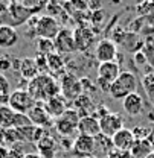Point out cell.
Instances as JSON below:
<instances>
[{
    "mask_svg": "<svg viewBox=\"0 0 154 158\" xmlns=\"http://www.w3.org/2000/svg\"><path fill=\"white\" fill-rule=\"evenodd\" d=\"M32 15H34V12L31 9H28L26 6H23L21 2H11L8 5L6 14H3L0 19V24H8L15 29V26L24 24Z\"/></svg>",
    "mask_w": 154,
    "mask_h": 158,
    "instance_id": "3957f363",
    "label": "cell"
},
{
    "mask_svg": "<svg viewBox=\"0 0 154 158\" xmlns=\"http://www.w3.org/2000/svg\"><path fill=\"white\" fill-rule=\"evenodd\" d=\"M73 38L78 50H87L95 43V32L87 26H78L73 31Z\"/></svg>",
    "mask_w": 154,
    "mask_h": 158,
    "instance_id": "7c38bea8",
    "label": "cell"
},
{
    "mask_svg": "<svg viewBox=\"0 0 154 158\" xmlns=\"http://www.w3.org/2000/svg\"><path fill=\"white\" fill-rule=\"evenodd\" d=\"M58 84H59V94L66 100H73L75 102L84 93L81 81L72 73H63V76L59 78Z\"/></svg>",
    "mask_w": 154,
    "mask_h": 158,
    "instance_id": "277c9868",
    "label": "cell"
},
{
    "mask_svg": "<svg viewBox=\"0 0 154 158\" xmlns=\"http://www.w3.org/2000/svg\"><path fill=\"white\" fill-rule=\"evenodd\" d=\"M137 88V78L134 76V73L131 72H121L119 76L116 78V81L110 85V91L108 94L113 99H124L128 94L136 93Z\"/></svg>",
    "mask_w": 154,
    "mask_h": 158,
    "instance_id": "7a4b0ae2",
    "label": "cell"
},
{
    "mask_svg": "<svg viewBox=\"0 0 154 158\" xmlns=\"http://www.w3.org/2000/svg\"><path fill=\"white\" fill-rule=\"evenodd\" d=\"M24 158H41L38 154H24Z\"/></svg>",
    "mask_w": 154,
    "mask_h": 158,
    "instance_id": "e575fe53",
    "label": "cell"
},
{
    "mask_svg": "<svg viewBox=\"0 0 154 158\" xmlns=\"http://www.w3.org/2000/svg\"><path fill=\"white\" fill-rule=\"evenodd\" d=\"M28 117L31 118L34 126H38V128H43V129H44V126H47L51 123V116L47 114V111L44 108V103H41V102H37L34 105V108L28 113Z\"/></svg>",
    "mask_w": 154,
    "mask_h": 158,
    "instance_id": "2e32d148",
    "label": "cell"
},
{
    "mask_svg": "<svg viewBox=\"0 0 154 158\" xmlns=\"http://www.w3.org/2000/svg\"><path fill=\"white\" fill-rule=\"evenodd\" d=\"M147 158H154V152H151V154H150V155H148Z\"/></svg>",
    "mask_w": 154,
    "mask_h": 158,
    "instance_id": "d590c367",
    "label": "cell"
},
{
    "mask_svg": "<svg viewBox=\"0 0 154 158\" xmlns=\"http://www.w3.org/2000/svg\"><path fill=\"white\" fill-rule=\"evenodd\" d=\"M110 113V110L107 108V106H104V105H101V106H96L95 108V113L92 114L93 117L96 118V120H101V118H104L107 114Z\"/></svg>",
    "mask_w": 154,
    "mask_h": 158,
    "instance_id": "1f68e13d",
    "label": "cell"
},
{
    "mask_svg": "<svg viewBox=\"0 0 154 158\" xmlns=\"http://www.w3.org/2000/svg\"><path fill=\"white\" fill-rule=\"evenodd\" d=\"M28 126H32V122H31V118L28 117V114L15 113L14 118H12V128L21 129V128H28Z\"/></svg>",
    "mask_w": 154,
    "mask_h": 158,
    "instance_id": "83f0119b",
    "label": "cell"
},
{
    "mask_svg": "<svg viewBox=\"0 0 154 158\" xmlns=\"http://www.w3.org/2000/svg\"><path fill=\"white\" fill-rule=\"evenodd\" d=\"M35 103L37 102L32 99V96L28 93L26 88H17V90H14L9 94V99H8V106L14 113H20V114H28L34 108Z\"/></svg>",
    "mask_w": 154,
    "mask_h": 158,
    "instance_id": "5b68a950",
    "label": "cell"
},
{
    "mask_svg": "<svg viewBox=\"0 0 154 158\" xmlns=\"http://www.w3.org/2000/svg\"><path fill=\"white\" fill-rule=\"evenodd\" d=\"M9 69H12V58H9V56H0V73L3 75Z\"/></svg>",
    "mask_w": 154,
    "mask_h": 158,
    "instance_id": "f546056e",
    "label": "cell"
},
{
    "mask_svg": "<svg viewBox=\"0 0 154 158\" xmlns=\"http://www.w3.org/2000/svg\"><path fill=\"white\" fill-rule=\"evenodd\" d=\"M116 55H117L116 44L110 40H101L95 47V58L99 61V64L115 61Z\"/></svg>",
    "mask_w": 154,
    "mask_h": 158,
    "instance_id": "8fae6325",
    "label": "cell"
},
{
    "mask_svg": "<svg viewBox=\"0 0 154 158\" xmlns=\"http://www.w3.org/2000/svg\"><path fill=\"white\" fill-rule=\"evenodd\" d=\"M47 59V73L49 75H58L63 72L64 69V61L61 58V55L58 53H52L49 56H46Z\"/></svg>",
    "mask_w": 154,
    "mask_h": 158,
    "instance_id": "603a6c76",
    "label": "cell"
},
{
    "mask_svg": "<svg viewBox=\"0 0 154 158\" xmlns=\"http://www.w3.org/2000/svg\"><path fill=\"white\" fill-rule=\"evenodd\" d=\"M78 132L79 135H87V137L95 138L101 134V128H99V120L93 116H82L78 122Z\"/></svg>",
    "mask_w": 154,
    "mask_h": 158,
    "instance_id": "4fadbf2b",
    "label": "cell"
},
{
    "mask_svg": "<svg viewBox=\"0 0 154 158\" xmlns=\"http://www.w3.org/2000/svg\"><path fill=\"white\" fill-rule=\"evenodd\" d=\"M151 152H153L151 140H134L133 148L130 149L131 158H147Z\"/></svg>",
    "mask_w": 154,
    "mask_h": 158,
    "instance_id": "7402d4cb",
    "label": "cell"
},
{
    "mask_svg": "<svg viewBox=\"0 0 154 158\" xmlns=\"http://www.w3.org/2000/svg\"><path fill=\"white\" fill-rule=\"evenodd\" d=\"M26 90L35 102L44 103L51 98L59 94V84L54 79V76L46 73V75H38L37 78L29 81Z\"/></svg>",
    "mask_w": 154,
    "mask_h": 158,
    "instance_id": "6da1fadb",
    "label": "cell"
},
{
    "mask_svg": "<svg viewBox=\"0 0 154 158\" xmlns=\"http://www.w3.org/2000/svg\"><path fill=\"white\" fill-rule=\"evenodd\" d=\"M20 76L24 79V81H32L34 78H37L40 75L38 69H37V64H35V59L34 58H23L20 62V69H19Z\"/></svg>",
    "mask_w": 154,
    "mask_h": 158,
    "instance_id": "44dd1931",
    "label": "cell"
},
{
    "mask_svg": "<svg viewBox=\"0 0 154 158\" xmlns=\"http://www.w3.org/2000/svg\"><path fill=\"white\" fill-rule=\"evenodd\" d=\"M96 85H98V88L102 91V93H108L110 91V82H107V81H104V79H99L96 78Z\"/></svg>",
    "mask_w": 154,
    "mask_h": 158,
    "instance_id": "d6a6232c",
    "label": "cell"
},
{
    "mask_svg": "<svg viewBox=\"0 0 154 158\" xmlns=\"http://www.w3.org/2000/svg\"><path fill=\"white\" fill-rule=\"evenodd\" d=\"M87 158H98L96 155H90V157H87Z\"/></svg>",
    "mask_w": 154,
    "mask_h": 158,
    "instance_id": "8d00e7d4",
    "label": "cell"
},
{
    "mask_svg": "<svg viewBox=\"0 0 154 158\" xmlns=\"http://www.w3.org/2000/svg\"><path fill=\"white\" fill-rule=\"evenodd\" d=\"M95 144H96V149H99L101 152H104L105 155H107L110 151L115 149V148H113V143H112V138L104 135V134H99L98 137H95Z\"/></svg>",
    "mask_w": 154,
    "mask_h": 158,
    "instance_id": "484cf974",
    "label": "cell"
},
{
    "mask_svg": "<svg viewBox=\"0 0 154 158\" xmlns=\"http://www.w3.org/2000/svg\"><path fill=\"white\" fill-rule=\"evenodd\" d=\"M44 108L47 111V114L51 116V118H59L69 108H67V100L63 98L61 94L54 96L49 100L44 102Z\"/></svg>",
    "mask_w": 154,
    "mask_h": 158,
    "instance_id": "5bb4252c",
    "label": "cell"
},
{
    "mask_svg": "<svg viewBox=\"0 0 154 158\" xmlns=\"http://www.w3.org/2000/svg\"><path fill=\"white\" fill-rule=\"evenodd\" d=\"M79 114L75 110H67L55 122V129L61 137H69L75 131H78V122H79Z\"/></svg>",
    "mask_w": 154,
    "mask_h": 158,
    "instance_id": "8992f818",
    "label": "cell"
},
{
    "mask_svg": "<svg viewBox=\"0 0 154 158\" xmlns=\"http://www.w3.org/2000/svg\"><path fill=\"white\" fill-rule=\"evenodd\" d=\"M134 140H150V137L153 135V129L145 128V126H136L134 129H131Z\"/></svg>",
    "mask_w": 154,
    "mask_h": 158,
    "instance_id": "f1b7e54d",
    "label": "cell"
},
{
    "mask_svg": "<svg viewBox=\"0 0 154 158\" xmlns=\"http://www.w3.org/2000/svg\"><path fill=\"white\" fill-rule=\"evenodd\" d=\"M105 158H131V154L127 152V151H119V149H113L110 151Z\"/></svg>",
    "mask_w": 154,
    "mask_h": 158,
    "instance_id": "4dcf8cb0",
    "label": "cell"
},
{
    "mask_svg": "<svg viewBox=\"0 0 154 158\" xmlns=\"http://www.w3.org/2000/svg\"><path fill=\"white\" fill-rule=\"evenodd\" d=\"M72 151L77 157H90V155H95V151H96V144H95V138L87 137V135H79L73 140V144H72Z\"/></svg>",
    "mask_w": 154,
    "mask_h": 158,
    "instance_id": "30bf717a",
    "label": "cell"
},
{
    "mask_svg": "<svg viewBox=\"0 0 154 158\" xmlns=\"http://www.w3.org/2000/svg\"><path fill=\"white\" fill-rule=\"evenodd\" d=\"M19 43V34L8 24H0V49H11Z\"/></svg>",
    "mask_w": 154,
    "mask_h": 158,
    "instance_id": "d6986e66",
    "label": "cell"
},
{
    "mask_svg": "<svg viewBox=\"0 0 154 158\" xmlns=\"http://www.w3.org/2000/svg\"><path fill=\"white\" fill-rule=\"evenodd\" d=\"M59 24L57 19H54L52 15H41L37 20V26H35V37L37 38L44 40H55V37L59 32Z\"/></svg>",
    "mask_w": 154,
    "mask_h": 158,
    "instance_id": "52a82bcc",
    "label": "cell"
},
{
    "mask_svg": "<svg viewBox=\"0 0 154 158\" xmlns=\"http://www.w3.org/2000/svg\"><path fill=\"white\" fill-rule=\"evenodd\" d=\"M112 143H113L115 149L130 152V149L133 148V143H134V135H133L131 129L122 128L121 131H117L115 135L112 137Z\"/></svg>",
    "mask_w": 154,
    "mask_h": 158,
    "instance_id": "9a60e30c",
    "label": "cell"
},
{
    "mask_svg": "<svg viewBox=\"0 0 154 158\" xmlns=\"http://www.w3.org/2000/svg\"><path fill=\"white\" fill-rule=\"evenodd\" d=\"M55 44V50L58 55L61 53H73L77 52V44H75V38H73V31L69 27H63L59 29L58 35L54 40Z\"/></svg>",
    "mask_w": 154,
    "mask_h": 158,
    "instance_id": "ba28073f",
    "label": "cell"
},
{
    "mask_svg": "<svg viewBox=\"0 0 154 158\" xmlns=\"http://www.w3.org/2000/svg\"><path fill=\"white\" fill-rule=\"evenodd\" d=\"M99 128H101V134L112 138L117 131H121L124 128V117H122V114L110 111L105 117L99 120Z\"/></svg>",
    "mask_w": 154,
    "mask_h": 158,
    "instance_id": "9c48e42d",
    "label": "cell"
},
{
    "mask_svg": "<svg viewBox=\"0 0 154 158\" xmlns=\"http://www.w3.org/2000/svg\"><path fill=\"white\" fill-rule=\"evenodd\" d=\"M14 114L15 113L8 105L0 103V129H9V128H12Z\"/></svg>",
    "mask_w": 154,
    "mask_h": 158,
    "instance_id": "cb8c5ba5",
    "label": "cell"
},
{
    "mask_svg": "<svg viewBox=\"0 0 154 158\" xmlns=\"http://www.w3.org/2000/svg\"><path fill=\"white\" fill-rule=\"evenodd\" d=\"M121 73V67L119 64L112 61V62H102L98 65V78L99 79H104L110 84H113L116 81V78L119 76Z\"/></svg>",
    "mask_w": 154,
    "mask_h": 158,
    "instance_id": "ac0fdd59",
    "label": "cell"
},
{
    "mask_svg": "<svg viewBox=\"0 0 154 158\" xmlns=\"http://www.w3.org/2000/svg\"><path fill=\"white\" fill-rule=\"evenodd\" d=\"M37 49H38V53L43 55V56H49V55H52V53H57L54 40L37 38Z\"/></svg>",
    "mask_w": 154,
    "mask_h": 158,
    "instance_id": "d4e9b609",
    "label": "cell"
},
{
    "mask_svg": "<svg viewBox=\"0 0 154 158\" xmlns=\"http://www.w3.org/2000/svg\"><path fill=\"white\" fill-rule=\"evenodd\" d=\"M122 108L128 116H139L143 110V99L139 93H131L122 100Z\"/></svg>",
    "mask_w": 154,
    "mask_h": 158,
    "instance_id": "e0dca14e",
    "label": "cell"
},
{
    "mask_svg": "<svg viewBox=\"0 0 154 158\" xmlns=\"http://www.w3.org/2000/svg\"><path fill=\"white\" fill-rule=\"evenodd\" d=\"M8 154H9V148L0 144V158H8Z\"/></svg>",
    "mask_w": 154,
    "mask_h": 158,
    "instance_id": "836d02e7",
    "label": "cell"
},
{
    "mask_svg": "<svg viewBox=\"0 0 154 158\" xmlns=\"http://www.w3.org/2000/svg\"><path fill=\"white\" fill-rule=\"evenodd\" d=\"M37 148H38V155L41 158H55L57 141H55L54 137L44 134V135L37 141Z\"/></svg>",
    "mask_w": 154,
    "mask_h": 158,
    "instance_id": "ffe728a7",
    "label": "cell"
},
{
    "mask_svg": "<svg viewBox=\"0 0 154 158\" xmlns=\"http://www.w3.org/2000/svg\"><path fill=\"white\" fill-rule=\"evenodd\" d=\"M9 94H11V84H9V81L6 79L5 75L0 73V102L3 105H8Z\"/></svg>",
    "mask_w": 154,
    "mask_h": 158,
    "instance_id": "4316f807",
    "label": "cell"
}]
</instances>
